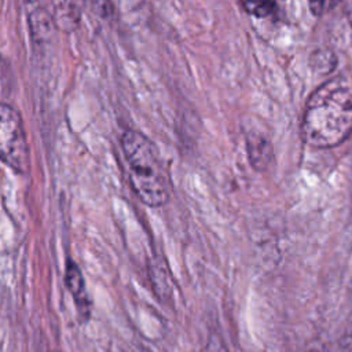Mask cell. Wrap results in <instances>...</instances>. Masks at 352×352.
Here are the masks:
<instances>
[{"label": "cell", "mask_w": 352, "mask_h": 352, "mask_svg": "<svg viewBox=\"0 0 352 352\" xmlns=\"http://www.w3.org/2000/svg\"><path fill=\"white\" fill-rule=\"evenodd\" d=\"M344 8H345V14L351 22V26H352V1H346L344 4Z\"/></svg>", "instance_id": "30bf717a"}, {"label": "cell", "mask_w": 352, "mask_h": 352, "mask_svg": "<svg viewBox=\"0 0 352 352\" xmlns=\"http://www.w3.org/2000/svg\"><path fill=\"white\" fill-rule=\"evenodd\" d=\"M352 132V76L340 74L320 84L308 98L302 136L314 147H333Z\"/></svg>", "instance_id": "6da1fadb"}, {"label": "cell", "mask_w": 352, "mask_h": 352, "mask_svg": "<svg viewBox=\"0 0 352 352\" xmlns=\"http://www.w3.org/2000/svg\"><path fill=\"white\" fill-rule=\"evenodd\" d=\"M66 285L69 292L72 293L74 302L77 305L78 312L81 314V316L88 318L89 312H91V301L88 298V293L85 289V282L81 274L80 267L76 264V261L73 260H67L66 264Z\"/></svg>", "instance_id": "277c9868"}, {"label": "cell", "mask_w": 352, "mask_h": 352, "mask_svg": "<svg viewBox=\"0 0 352 352\" xmlns=\"http://www.w3.org/2000/svg\"><path fill=\"white\" fill-rule=\"evenodd\" d=\"M0 161L19 173L29 169V146L18 110L0 102Z\"/></svg>", "instance_id": "3957f363"}, {"label": "cell", "mask_w": 352, "mask_h": 352, "mask_svg": "<svg viewBox=\"0 0 352 352\" xmlns=\"http://www.w3.org/2000/svg\"><path fill=\"white\" fill-rule=\"evenodd\" d=\"M54 25V19L50 11H47L43 7H38L33 10L30 14V28H32V34L37 36L38 40H43L48 37L51 28Z\"/></svg>", "instance_id": "8992f818"}, {"label": "cell", "mask_w": 352, "mask_h": 352, "mask_svg": "<svg viewBox=\"0 0 352 352\" xmlns=\"http://www.w3.org/2000/svg\"><path fill=\"white\" fill-rule=\"evenodd\" d=\"M121 150L132 188L148 206H161L169 199V180L153 142L136 129L121 136Z\"/></svg>", "instance_id": "7a4b0ae2"}, {"label": "cell", "mask_w": 352, "mask_h": 352, "mask_svg": "<svg viewBox=\"0 0 352 352\" xmlns=\"http://www.w3.org/2000/svg\"><path fill=\"white\" fill-rule=\"evenodd\" d=\"M341 348L344 352H352V316L348 320L341 336Z\"/></svg>", "instance_id": "9c48e42d"}, {"label": "cell", "mask_w": 352, "mask_h": 352, "mask_svg": "<svg viewBox=\"0 0 352 352\" xmlns=\"http://www.w3.org/2000/svg\"><path fill=\"white\" fill-rule=\"evenodd\" d=\"M249 153H250V158L252 162L256 166H264L268 164V160L271 158V146L268 144V142L261 136H252L249 139Z\"/></svg>", "instance_id": "52a82bcc"}, {"label": "cell", "mask_w": 352, "mask_h": 352, "mask_svg": "<svg viewBox=\"0 0 352 352\" xmlns=\"http://www.w3.org/2000/svg\"><path fill=\"white\" fill-rule=\"evenodd\" d=\"M243 7L248 12L257 16H267L275 11V3L271 1H246L243 3Z\"/></svg>", "instance_id": "ba28073f"}, {"label": "cell", "mask_w": 352, "mask_h": 352, "mask_svg": "<svg viewBox=\"0 0 352 352\" xmlns=\"http://www.w3.org/2000/svg\"><path fill=\"white\" fill-rule=\"evenodd\" d=\"M54 25L62 30H72L78 23L80 11L74 3H58L51 12Z\"/></svg>", "instance_id": "5b68a950"}]
</instances>
